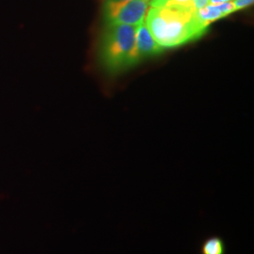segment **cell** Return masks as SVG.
Instances as JSON below:
<instances>
[{"instance_id": "obj_2", "label": "cell", "mask_w": 254, "mask_h": 254, "mask_svg": "<svg viewBox=\"0 0 254 254\" xmlns=\"http://www.w3.org/2000/svg\"><path fill=\"white\" fill-rule=\"evenodd\" d=\"M136 26L107 25L100 44V61L111 73L127 70L139 62L136 51Z\"/></svg>"}, {"instance_id": "obj_5", "label": "cell", "mask_w": 254, "mask_h": 254, "mask_svg": "<svg viewBox=\"0 0 254 254\" xmlns=\"http://www.w3.org/2000/svg\"><path fill=\"white\" fill-rule=\"evenodd\" d=\"M235 11L236 10L231 1V2H225V3L217 4V5L209 4L201 9H197L196 15L200 21L210 26L211 23L219 19L225 18Z\"/></svg>"}, {"instance_id": "obj_10", "label": "cell", "mask_w": 254, "mask_h": 254, "mask_svg": "<svg viewBox=\"0 0 254 254\" xmlns=\"http://www.w3.org/2000/svg\"><path fill=\"white\" fill-rule=\"evenodd\" d=\"M114 1H119V0H114Z\"/></svg>"}, {"instance_id": "obj_4", "label": "cell", "mask_w": 254, "mask_h": 254, "mask_svg": "<svg viewBox=\"0 0 254 254\" xmlns=\"http://www.w3.org/2000/svg\"><path fill=\"white\" fill-rule=\"evenodd\" d=\"M136 45L139 61L158 55L163 50V48L158 46L154 41L149 29L146 27L145 23L136 27Z\"/></svg>"}, {"instance_id": "obj_9", "label": "cell", "mask_w": 254, "mask_h": 254, "mask_svg": "<svg viewBox=\"0 0 254 254\" xmlns=\"http://www.w3.org/2000/svg\"><path fill=\"white\" fill-rule=\"evenodd\" d=\"M193 5H194V8L197 10L209 5V0H193Z\"/></svg>"}, {"instance_id": "obj_6", "label": "cell", "mask_w": 254, "mask_h": 254, "mask_svg": "<svg viewBox=\"0 0 254 254\" xmlns=\"http://www.w3.org/2000/svg\"><path fill=\"white\" fill-rule=\"evenodd\" d=\"M199 254H227V245L223 237L210 236L200 242Z\"/></svg>"}, {"instance_id": "obj_8", "label": "cell", "mask_w": 254, "mask_h": 254, "mask_svg": "<svg viewBox=\"0 0 254 254\" xmlns=\"http://www.w3.org/2000/svg\"><path fill=\"white\" fill-rule=\"evenodd\" d=\"M254 0H233L232 1L236 11L249 8L254 4Z\"/></svg>"}, {"instance_id": "obj_7", "label": "cell", "mask_w": 254, "mask_h": 254, "mask_svg": "<svg viewBox=\"0 0 254 254\" xmlns=\"http://www.w3.org/2000/svg\"><path fill=\"white\" fill-rule=\"evenodd\" d=\"M150 6L153 8H169L188 11H195L193 0H150Z\"/></svg>"}, {"instance_id": "obj_1", "label": "cell", "mask_w": 254, "mask_h": 254, "mask_svg": "<svg viewBox=\"0 0 254 254\" xmlns=\"http://www.w3.org/2000/svg\"><path fill=\"white\" fill-rule=\"evenodd\" d=\"M145 20L146 27L154 41L163 49L198 40L205 34L209 27L197 17L196 10L151 7Z\"/></svg>"}, {"instance_id": "obj_3", "label": "cell", "mask_w": 254, "mask_h": 254, "mask_svg": "<svg viewBox=\"0 0 254 254\" xmlns=\"http://www.w3.org/2000/svg\"><path fill=\"white\" fill-rule=\"evenodd\" d=\"M150 0H107L104 18L107 25L136 26L143 24Z\"/></svg>"}]
</instances>
